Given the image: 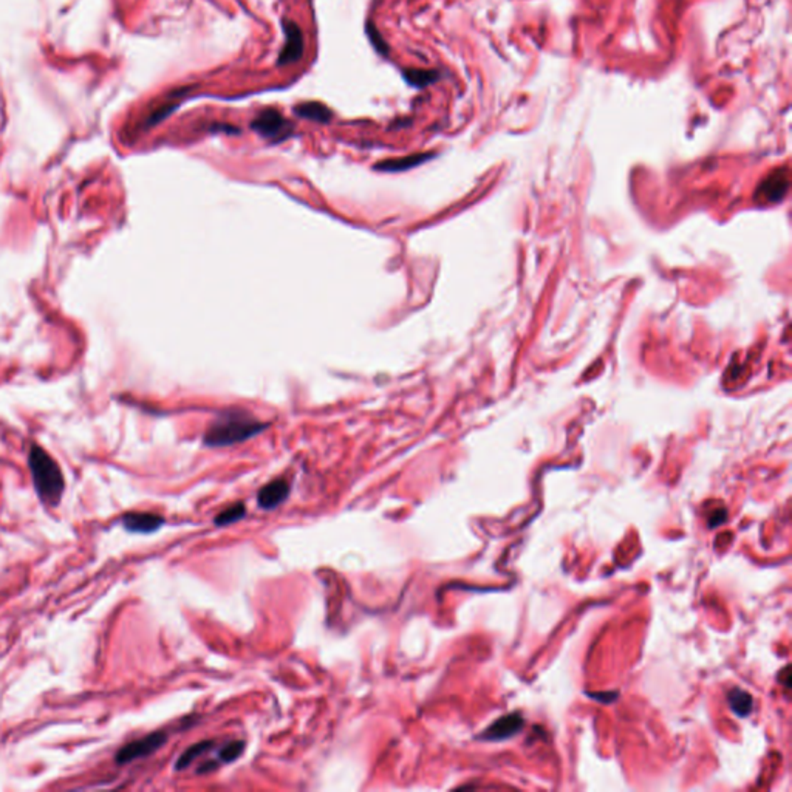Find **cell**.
Masks as SVG:
<instances>
[{
	"instance_id": "6da1fadb",
	"label": "cell",
	"mask_w": 792,
	"mask_h": 792,
	"mask_svg": "<svg viewBox=\"0 0 792 792\" xmlns=\"http://www.w3.org/2000/svg\"><path fill=\"white\" fill-rule=\"evenodd\" d=\"M265 429H268L267 423H262L248 413L227 412L209 426L203 441L207 448H226L248 441Z\"/></svg>"
},
{
	"instance_id": "7a4b0ae2",
	"label": "cell",
	"mask_w": 792,
	"mask_h": 792,
	"mask_svg": "<svg viewBox=\"0 0 792 792\" xmlns=\"http://www.w3.org/2000/svg\"><path fill=\"white\" fill-rule=\"evenodd\" d=\"M29 466L31 470L33 483L39 498L45 505L58 506L66 483L58 463L45 452L41 446L33 444L29 453Z\"/></svg>"
},
{
	"instance_id": "3957f363",
	"label": "cell",
	"mask_w": 792,
	"mask_h": 792,
	"mask_svg": "<svg viewBox=\"0 0 792 792\" xmlns=\"http://www.w3.org/2000/svg\"><path fill=\"white\" fill-rule=\"evenodd\" d=\"M251 130L260 135L262 138L272 143H282L288 140L294 132V124L282 115L276 108H263L250 124Z\"/></svg>"
},
{
	"instance_id": "277c9868",
	"label": "cell",
	"mask_w": 792,
	"mask_h": 792,
	"mask_svg": "<svg viewBox=\"0 0 792 792\" xmlns=\"http://www.w3.org/2000/svg\"><path fill=\"white\" fill-rule=\"evenodd\" d=\"M282 31H284L285 42L279 53L276 63L279 67H285L302 59L305 51V39L297 22L288 19V17L282 19Z\"/></svg>"
},
{
	"instance_id": "5b68a950",
	"label": "cell",
	"mask_w": 792,
	"mask_h": 792,
	"mask_svg": "<svg viewBox=\"0 0 792 792\" xmlns=\"http://www.w3.org/2000/svg\"><path fill=\"white\" fill-rule=\"evenodd\" d=\"M168 741V734L165 732H153L143 736L140 740H135L127 743L125 746L116 752V763L118 764H127L138 758L148 757V755L157 752Z\"/></svg>"
},
{
	"instance_id": "8992f818",
	"label": "cell",
	"mask_w": 792,
	"mask_h": 792,
	"mask_svg": "<svg viewBox=\"0 0 792 792\" xmlns=\"http://www.w3.org/2000/svg\"><path fill=\"white\" fill-rule=\"evenodd\" d=\"M523 724H525V720H523L522 714L513 712V714L498 718L497 721L490 724L488 729L485 731V734L481 735V739L486 740V741H503V740L511 739V736H514V735L520 732Z\"/></svg>"
},
{
	"instance_id": "52a82bcc",
	"label": "cell",
	"mask_w": 792,
	"mask_h": 792,
	"mask_svg": "<svg viewBox=\"0 0 792 792\" xmlns=\"http://www.w3.org/2000/svg\"><path fill=\"white\" fill-rule=\"evenodd\" d=\"M289 485L287 480H272L271 483L263 486L259 494H257V505L262 509H267V511H271V509H276L279 508L282 503H285L288 497H289Z\"/></svg>"
},
{
	"instance_id": "ba28073f",
	"label": "cell",
	"mask_w": 792,
	"mask_h": 792,
	"mask_svg": "<svg viewBox=\"0 0 792 792\" xmlns=\"http://www.w3.org/2000/svg\"><path fill=\"white\" fill-rule=\"evenodd\" d=\"M435 157L433 152H421V153H412V155H407V157H401V158H390V160H382L379 163H376L373 169L378 170V172H387V174H398V172H406V170H411L413 168H418L424 165L429 160H432Z\"/></svg>"
},
{
	"instance_id": "9c48e42d",
	"label": "cell",
	"mask_w": 792,
	"mask_h": 792,
	"mask_svg": "<svg viewBox=\"0 0 792 792\" xmlns=\"http://www.w3.org/2000/svg\"><path fill=\"white\" fill-rule=\"evenodd\" d=\"M123 525L129 533L150 534L165 525V518L153 513H129L123 517Z\"/></svg>"
},
{
	"instance_id": "30bf717a",
	"label": "cell",
	"mask_w": 792,
	"mask_h": 792,
	"mask_svg": "<svg viewBox=\"0 0 792 792\" xmlns=\"http://www.w3.org/2000/svg\"><path fill=\"white\" fill-rule=\"evenodd\" d=\"M293 112L296 116L302 118V120L317 123V124H330L334 118L331 108L319 101L299 103L293 107Z\"/></svg>"
},
{
	"instance_id": "8fae6325",
	"label": "cell",
	"mask_w": 792,
	"mask_h": 792,
	"mask_svg": "<svg viewBox=\"0 0 792 792\" xmlns=\"http://www.w3.org/2000/svg\"><path fill=\"white\" fill-rule=\"evenodd\" d=\"M403 78L406 83L413 88H426L440 81V71L438 70H426V68H404Z\"/></svg>"
},
{
	"instance_id": "7c38bea8",
	"label": "cell",
	"mask_w": 792,
	"mask_h": 792,
	"mask_svg": "<svg viewBox=\"0 0 792 792\" xmlns=\"http://www.w3.org/2000/svg\"><path fill=\"white\" fill-rule=\"evenodd\" d=\"M727 701H729V706L734 712L741 718L748 716L752 712V707H754L752 696L743 689L734 687L732 690H729V694H727Z\"/></svg>"
},
{
	"instance_id": "4fadbf2b",
	"label": "cell",
	"mask_w": 792,
	"mask_h": 792,
	"mask_svg": "<svg viewBox=\"0 0 792 792\" xmlns=\"http://www.w3.org/2000/svg\"><path fill=\"white\" fill-rule=\"evenodd\" d=\"M788 189V175L785 170L776 172L771 178H768L766 183L763 185L761 192L768 200H778L785 195Z\"/></svg>"
},
{
	"instance_id": "5bb4252c",
	"label": "cell",
	"mask_w": 792,
	"mask_h": 792,
	"mask_svg": "<svg viewBox=\"0 0 792 792\" xmlns=\"http://www.w3.org/2000/svg\"><path fill=\"white\" fill-rule=\"evenodd\" d=\"M214 748V741L211 740H206V741H200L197 744H192L190 748H187L183 754L180 755V758L175 763V769L177 771H183L186 768H189V764L195 761L198 757H202L206 752H209Z\"/></svg>"
},
{
	"instance_id": "9a60e30c",
	"label": "cell",
	"mask_w": 792,
	"mask_h": 792,
	"mask_svg": "<svg viewBox=\"0 0 792 792\" xmlns=\"http://www.w3.org/2000/svg\"><path fill=\"white\" fill-rule=\"evenodd\" d=\"M245 515H247V506H245V503L242 502H237L223 509V511L214 518V523L215 526H227L242 520V518H245Z\"/></svg>"
},
{
	"instance_id": "2e32d148",
	"label": "cell",
	"mask_w": 792,
	"mask_h": 792,
	"mask_svg": "<svg viewBox=\"0 0 792 792\" xmlns=\"http://www.w3.org/2000/svg\"><path fill=\"white\" fill-rule=\"evenodd\" d=\"M245 746L247 744H245L243 740H235L223 744L222 748L218 749L217 760L220 763H234L235 760H239L242 757Z\"/></svg>"
},
{
	"instance_id": "e0dca14e",
	"label": "cell",
	"mask_w": 792,
	"mask_h": 792,
	"mask_svg": "<svg viewBox=\"0 0 792 792\" xmlns=\"http://www.w3.org/2000/svg\"><path fill=\"white\" fill-rule=\"evenodd\" d=\"M366 33H367V38H369L370 43L373 45V48H375V51L378 54H381V56L387 58L390 54V45L387 43V41L384 38H382V34L378 30V26L373 24L371 21H369L367 25H366Z\"/></svg>"
},
{
	"instance_id": "ac0fdd59",
	"label": "cell",
	"mask_w": 792,
	"mask_h": 792,
	"mask_svg": "<svg viewBox=\"0 0 792 792\" xmlns=\"http://www.w3.org/2000/svg\"><path fill=\"white\" fill-rule=\"evenodd\" d=\"M209 132H212V133H220V132H223V133H227V135H239V133H240V129H239V127L232 125V124L212 123L211 125H209Z\"/></svg>"
},
{
	"instance_id": "d6986e66",
	"label": "cell",
	"mask_w": 792,
	"mask_h": 792,
	"mask_svg": "<svg viewBox=\"0 0 792 792\" xmlns=\"http://www.w3.org/2000/svg\"><path fill=\"white\" fill-rule=\"evenodd\" d=\"M218 766H220V761H218V760H209V761H206V763H203V764H200V768H198L197 772H198V773H209V772H212V771L218 769Z\"/></svg>"
},
{
	"instance_id": "ffe728a7",
	"label": "cell",
	"mask_w": 792,
	"mask_h": 792,
	"mask_svg": "<svg viewBox=\"0 0 792 792\" xmlns=\"http://www.w3.org/2000/svg\"><path fill=\"white\" fill-rule=\"evenodd\" d=\"M726 517H727V514H726L724 509H720V511H715L712 515L709 517V520H710L709 523L712 528L716 526V525H721L726 520Z\"/></svg>"
}]
</instances>
